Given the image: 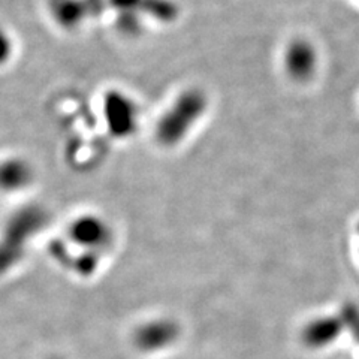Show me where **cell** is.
Segmentation results:
<instances>
[{"label":"cell","mask_w":359,"mask_h":359,"mask_svg":"<svg viewBox=\"0 0 359 359\" xmlns=\"http://www.w3.org/2000/svg\"><path fill=\"white\" fill-rule=\"evenodd\" d=\"M105 118L108 123V129L112 135L118 138L129 137L137 128L138 112L137 105L125 93H109L105 97L104 104Z\"/></svg>","instance_id":"6da1fadb"},{"label":"cell","mask_w":359,"mask_h":359,"mask_svg":"<svg viewBox=\"0 0 359 359\" xmlns=\"http://www.w3.org/2000/svg\"><path fill=\"white\" fill-rule=\"evenodd\" d=\"M14 54V41L9 33L0 27V66L6 65Z\"/></svg>","instance_id":"3957f363"},{"label":"cell","mask_w":359,"mask_h":359,"mask_svg":"<svg viewBox=\"0 0 359 359\" xmlns=\"http://www.w3.org/2000/svg\"><path fill=\"white\" fill-rule=\"evenodd\" d=\"M30 166L21 159H8L0 163V187L17 189L30 182Z\"/></svg>","instance_id":"7a4b0ae2"}]
</instances>
